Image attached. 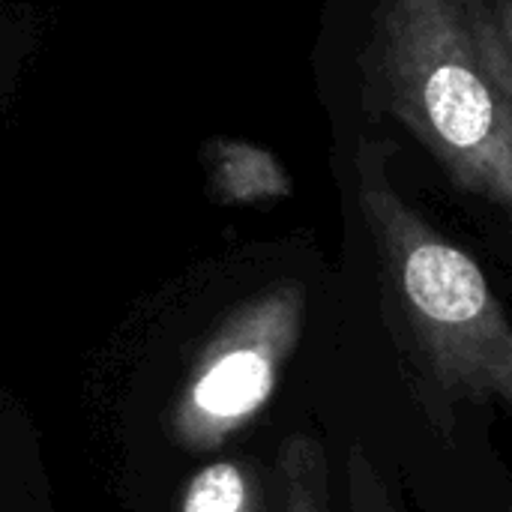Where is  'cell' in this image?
Masks as SVG:
<instances>
[{
  "label": "cell",
  "mask_w": 512,
  "mask_h": 512,
  "mask_svg": "<svg viewBox=\"0 0 512 512\" xmlns=\"http://www.w3.org/2000/svg\"><path fill=\"white\" fill-rule=\"evenodd\" d=\"M180 512H267L261 477L237 459L210 462L186 483Z\"/></svg>",
  "instance_id": "obj_5"
},
{
  "label": "cell",
  "mask_w": 512,
  "mask_h": 512,
  "mask_svg": "<svg viewBox=\"0 0 512 512\" xmlns=\"http://www.w3.org/2000/svg\"><path fill=\"white\" fill-rule=\"evenodd\" d=\"M357 198L399 318L429 369L512 411V321L480 264L399 195L372 144L357 153Z\"/></svg>",
  "instance_id": "obj_2"
},
{
  "label": "cell",
  "mask_w": 512,
  "mask_h": 512,
  "mask_svg": "<svg viewBox=\"0 0 512 512\" xmlns=\"http://www.w3.org/2000/svg\"><path fill=\"white\" fill-rule=\"evenodd\" d=\"M378 72L396 120L450 180L512 222V132L462 0H384Z\"/></svg>",
  "instance_id": "obj_1"
},
{
  "label": "cell",
  "mask_w": 512,
  "mask_h": 512,
  "mask_svg": "<svg viewBox=\"0 0 512 512\" xmlns=\"http://www.w3.org/2000/svg\"><path fill=\"white\" fill-rule=\"evenodd\" d=\"M219 186L234 201L282 198L291 192V180L282 165L249 144H225L219 156Z\"/></svg>",
  "instance_id": "obj_6"
},
{
  "label": "cell",
  "mask_w": 512,
  "mask_h": 512,
  "mask_svg": "<svg viewBox=\"0 0 512 512\" xmlns=\"http://www.w3.org/2000/svg\"><path fill=\"white\" fill-rule=\"evenodd\" d=\"M279 512H333L327 456L309 435H291L276 456Z\"/></svg>",
  "instance_id": "obj_4"
},
{
  "label": "cell",
  "mask_w": 512,
  "mask_h": 512,
  "mask_svg": "<svg viewBox=\"0 0 512 512\" xmlns=\"http://www.w3.org/2000/svg\"><path fill=\"white\" fill-rule=\"evenodd\" d=\"M306 318V288L279 282L240 303L207 339L168 414L171 438L192 453L219 450L273 399Z\"/></svg>",
  "instance_id": "obj_3"
},
{
  "label": "cell",
  "mask_w": 512,
  "mask_h": 512,
  "mask_svg": "<svg viewBox=\"0 0 512 512\" xmlns=\"http://www.w3.org/2000/svg\"><path fill=\"white\" fill-rule=\"evenodd\" d=\"M480 54L501 90L512 132V0H462Z\"/></svg>",
  "instance_id": "obj_7"
},
{
  "label": "cell",
  "mask_w": 512,
  "mask_h": 512,
  "mask_svg": "<svg viewBox=\"0 0 512 512\" xmlns=\"http://www.w3.org/2000/svg\"><path fill=\"white\" fill-rule=\"evenodd\" d=\"M348 512H399V504L363 447H351L345 462Z\"/></svg>",
  "instance_id": "obj_8"
}]
</instances>
